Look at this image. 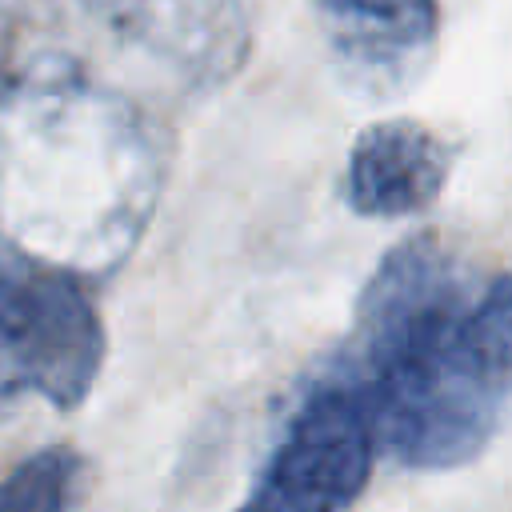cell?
<instances>
[{"label": "cell", "mask_w": 512, "mask_h": 512, "mask_svg": "<svg viewBox=\"0 0 512 512\" xmlns=\"http://www.w3.org/2000/svg\"><path fill=\"white\" fill-rule=\"evenodd\" d=\"M336 372L400 468L476 460L512 408V272H476L440 236L400 240L360 292Z\"/></svg>", "instance_id": "obj_1"}, {"label": "cell", "mask_w": 512, "mask_h": 512, "mask_svg": "<svg viewBox=\"0 0 512 512\" xmlns=\"http://www.w3.org/2000/svg\"><path fill=\"white\" fill-rule=\"evenodd\" d=\"M164 152L144 108L72 56L0 84V240L80 280L116 272L144 240Z\"/></svg>", "instance_id": "obj_2"}, {"label": "cell", "mask_w": 512, "mask_h": 512, "mask_svg": "<svg viewBox=\"0 0 512 512\" xmlns=\"http://www.w3.org/2000/svg\"><path fill=\"white\" fill-rule=\"evenodd\" d=\"M104 364V320L80 276L0 260V412L24 396L72 412Z\"/></svg>", "instance_id": "obj_3"}, {"label": "cell", "mask_w": 512, "mask_h": 512, "mask_svg": "<svg viewBox=\"0 0 512 512\" xmlns=\"http://www.w3.org/2000/svg\"><path fill=\"white\" fill-rule=\"evenodd\" d=\"M380 440L364 396L332 368L316 380L236 512H352Z\"/></svg>", "instance_id": "obj_4"}, {"label": "cell", "mask_w": 512, "mask_h": 512, "mask_svg": "<svg viewBox=\"0 0 512 512\" xmlns=\"http://www.w3.org/2000/svg\"><path fill=\"white\" fill-rule=\"evenodd\" d=\"M116 40L192 88L224 84L248 56L244 0H80Z\"/></svg>", "instance_id": "obj_5"}, {"label": "cell", "mask_w": 512, "mask_h": 512, "mask_svg": "<svg viewBox=\"0 0 512 512\" xmlns=\"http://www.w3.org/2000/svg\"><path fill=\"white\" fill-rule=\"evenodd\" d=\"M344 80L388 96L408 88L436 52V0H308Z\"/></svg>", "instance_id": "obj_6"}, {"label": "cell", "mask_w": 512, "mask_h": 512, "mask_svg": "<svg viewBox=\"0 0 512 512\" xmlns=\"http://www.w3.org/2000/svg\"><path fill=\"white\" fill-rule=\"evenodd\" d=\"M452 160L456 144L424 120H376L348 148L340 196L356 216L408 220L440 200Z\"/></svg>", "instance_id": "obj_7"}, {"label": "cell", "mask_w": 512, "mask_h": 512, "mask_svg": "<svg viewBox=\"0 0 512 512\" xmlns=\"http://www.w3.org/2000/svg\"><path fill=\"white\" fill-rule=\"evenodd\" d=\"M80 468L84 460L68 444H48L24 456L0 480V512H68Z\"/></svg>", "instance_id": "obj_8"}]
</instances>
